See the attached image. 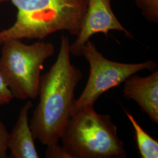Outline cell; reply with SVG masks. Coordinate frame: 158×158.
<instances>
[{"label":"cell","instance_id":"obj_12","mask_svg":"<svg viewBox=\"0 0 158 158\" xmlns=\"http://www.w3.org/2000/svg\"><path fill=\"white\" fill-rule=\"evenodd\" d=\"M45 157L47 158H71L62 146L59 143L47 147Z\"/></svg>","mask_w":158,"mask_h":158},{"label":"cell","instance_id":"obj_5","mask_svg":"<svg viewBox=\"0 0 158 158\" xmlns=\"http://www.w3.org/2000/svg\"><path fill=\"white\" fill-rule=\"evenodd\" d=\"M81 56L89 62L90 72L84 90L76 100L73 114L82 108L94 106L104 93L119 86L130 76L146 69L153 71L157 67V63L153 60L124 63L108 60L90 40L83 46Z\"/></svg>","mask_w":158,"mask_h":158},{"label":"cell","instance_id":"obj_2","mask_svg":"<svg viewBox=\"0 0 158 158\" xmlns=\"http://www.w3.org/2000/svg\"><path fill=\"white\" fill-rule=\"evenodd\" d=\"M15 22L0 31V45L10 40H44L60 31L77 36L88 0H11Z\"/></svg>","mask_w":158,"mask_h":158},{"label":"cell","instance_id":"obj_11","mask_svg":"<svg viewBox=\"0 0 158 158\" xmlns=\"http://www.w3.org/2000/svg\"><path fill=\"white\" fill-rule=\"evenodd\" d=\"M14 98L11 91L0 73V106L8 104Z\"/></svg>","mask_w":158,"mask_h":158},{"label":"cell","instance_id":"obj_3","mask_svg":"<svg viewBox=\"0 0 158 158\" xmlns=\"http://www.w3.org/2000/svg\"><path fill=\"white\" fill-rule=\"evenodd\" d=\"M71 158H124V143L118 128L107 114L87 106L74 113L60 139Z\"/></svg>","mask_w":158,"mask_h":158},{"label":"cell","instance_id":"obj_14","mask_svg":"<svg viewBox=\"0 0 158 158\" xmlns=\"http://www.w3.org/2000/svg\"><path fill=\"white\" fill-rule=\"evenodd\" d=\"M6 0H0V4L1 3H2V2H4V1H6Z\"/></svg>","mask_w":158,"mask_h":158},{"label":"cell","instance_id":"obj_7","mask_svg":"<svg viewBox=\"0 0 158 158\" xmlns=\"http://www.w3.org/2000/svg\"><path fill=\"white\" fill-rule=\"evenodd\" d=\"M123 92L139 106L153 122L158 123V70L146 77L134 74L124 82Z\"/></svg>","mask_w":158,"mask_h":158},{"label":"cell","instance_id":"obj_1","mask_svg":"<svg viewBox=\"0 0 158 158\" xmlns=\"http://www.w3.org/2000/svg\"><path fill=\"white\" fill-rule=\"evenodd\" d=\"M70 45L68 36L62 35L56 61L40 77V100L29 121L35 139L46 147L60 141L73 115L75 91L83 77L70 62Z\"/></svg>","mask_w":158,"mask_h":158},{"label":"cell","instance_id":"obj_6","mask_svg":"<svg viewBox=\"0 0 158 158\" xmlns=\"http://www.w3.org/2000/svg\"><path fill=\"white\" fill-rule=\"evenodd\" d=\"M111 0H88V6L80 33L72 44L70 53L75 57L81 56V51L92 36L102 33L107 36L111 31L123 32L128 37L132 35L119 23L111 7Z\"/></svg>","mask_w":158,"mask_h":158},{"label":"cell","instance_id":"obj_4","mask_svg":"<svg viewBox=\"0 0 158 158\" xmlns=\"http://www.w3.org/2000/svg\"><path fill=\"white\" fill-rule=\"evenodd\" d=\"M2 45L0 73L14 97L21 100H35L38 97L44 63L55 53L53 44L39 41L26 45L20 40H10Z\"/></svg>","mask_w":158,"mask_h":158},{"label":"cell","instance_id":"obj_8","mask_svg":"<svg viewBox=\"0 0 158 158\" xmlns=\"http://www.w3.org/2000/svg\"><path fill=\"white\" fill-rule=\"evenodd\" d=\"M32 107V102L29 100L21 108L17 122L9 132L7 147L11 158H40L29 124V113Z\"/></svg>","mask_w":158,"mask_h":158},{"label":"cell","instance_id":"obj_9","mask_svg":"<svg viewBox=\"0 0 158 158\" xmlns=\"http://www.w3.org/2000/svg\"><path fill=\"white\" fill-rule=\"evenodd\" d=\"M125 112L134 128L136 145L141 158H158V140L149 135L131 113L127 110Z\"/></svg>","mask_w":158,"mask_h":158},{"label":"cell","instance_id":"obj_10","mask_svg":"<svg viewBox=\"0 0 158 158\" xmlns=\"http://www.w3.org/2000/svg\"><path fill=\"white\" fill-rule=\"evenodd\" d=\"M148 22L158 23V0H134Z\"/></svg>","mask_w":158,"mask_h":158},{"label":"cell","instance_id":"obj_13","mask_svg":"<svg viewBox=\"0 0 158 158\" xmlns=\"http://www.w3.org/2000/svg\"><path fill=\"white\" fill-rule=\"evenodd\" d=\"M9 132L5 125L0 119V158L7 157V141Z\"/></svg>","mask_w":158,"mask_h":158}]
</instances>
